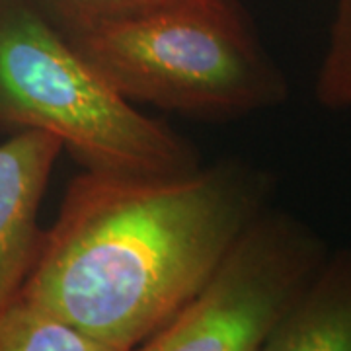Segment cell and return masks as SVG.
<instances>
[{"label": "cell", "instance_id": "9c48e42d", "mask_svg": "<svg viewBox=\"0 0 351 351\" xmlns=\"http://www.w3.org/2000/svg\"><path fill=\"white\" fill-rule=\"evenodd\" d=\"M64 36L143 12L170 0H29Z\"/></svg>", "mask_w": 351, "mask_h": 351}, {"label": "cell", "instance_id": "7a4b0ae2", "mask_svg": "<svg viewBox=\"0 0 351 351\" xmlns=\"http://www.w3.org/2000/svg\"><path fill=\"white\" fill-rule=\"evenodd\" d=\"M66 39L127 100L164 112L232 121L289 98L240 0H170Z\"/></svg>", "mask_w": 351, "mask_h": 351}, {"label": "cell", "instance_id": "8992f818", "mask_svg": "<svg viewBox=\"0 0 351 351\" xmlns=\"http://www.w3.org/2000/svg\"><path fill=\"white\" fill-rule=\"evenodd\" d=\"M263 351H351V246L328 252Z\"/></svg>", "mask_w": 351, "mask_h": 351}, {"label": "cell", "instance_id": "52a82bcc", "mask_svg": "<svg viewBox=\"0 0 351 351\" xmlns=\"http://www.w3.org/2000/svg\"><path fill=\"white\" fill-rule=\"evenodd\" d=\"M0 351H101L78 328L18 295L0 308Z\"/></svg>", "mask_w": 351, "mask_h": 351}, {"label": "cell", "instance_id": "277c9868", "mask_svg": "<svg viewBox=\"0 0 351 351\" xmlns=\"http://www.w3.org/2000/svg\"><path fill=\"white\" fill-rule=\"evenodd\" d=\"M328 252L313 226L265 207L141 351H263Z\"/></svg>", "mask_w": 351, "mask_h": 351}, {"label": "cell", "instance_id": "5b68a950", "mask_svg": "<svg viewBox=\"0 0 351 351\" xmlns=\"http://www.w3.org/2000/svg\"><path fill=\"white\" fill-rule=\"evenodd\" d=\"M61 152L59 138L36 129L0 143V308L20 295L36 262L39 209Z\"/></svg>", "mask_w": 351, "mask_h": 351}, {"label": "cell", "instance_id": "ba28073f", "mask_svg": "<svg viewBox=\"0 0 351 351\" xmlns=\"http://www.w3.org/2000/svg\"><path fill=\"white\" fill-rule=\"evenodd\" d=\"M314 98L328 112H351V0H334Z\"/></svg>", "mask_w": 351, "mask_h": 351}, {"label": "cell", "instance_id": "6da1fadb", "mask_svg": "<svg viewBox=\"0 0 351 351\" xmlns=\"http://www.w3.org/2000/svg\"><path fill=\"white\" fill-rule=\"evenodd\" d=\"M276 178L240 158L180 174L88 172L66 186L20 295L101 351L141 350L195 295Z\"/></svg>", "mask_w": 351, "mask_h": 351}, {"label": "cell", "instance_id": "3957f363", "mask_svg": "<svg viewBox=\"0 0 351 351\" xmlns=\"http://www.w3.org/2000/svg\"><path fill=\"white\" fill-rule=\"evenodd\" d=\"M0 129L51 133L88 172L201 166L188 138L137 110L29 0H0Z\"/></svg>", "mask_w": 351, "mask_h": 351}]
</instances>
